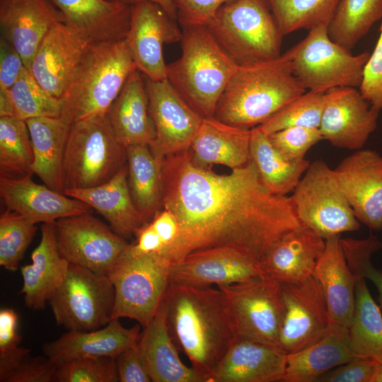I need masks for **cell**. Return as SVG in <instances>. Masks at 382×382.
<instances>
[{
    "mask_svg": "<svg viewBox=\"0 0 382 382\" xmlns=\"http://www.w3.org/2000/svg\"><path fill=\"white\" fill-rule=\"evenodd\" d=\"M149 110L156 129L150 146L161 161L190 149L204 117L197 112L166 79L152 81L145 77Z\"/></svg>",
    "mask_w": 382,
    "mask_h": 382,
    "instance_id": "obj_15",
    "label": "cell"
},
{
    "mask_svg": "<svg viewBox=\"0 0 382 382\" xmlns=\"http://www.w3.org/2000/svg\"><path fill=\"white\" fill-rule=\"evenodd\" d=\"M377 361L355 357L324 374L317 382H372Z\"/></svg>",
    "mask_w": 382,
    "mask_h": 382,
    "instance_id": "obj_49",
    "label": "cell"
},
{
    "mask_svg": "<svg viewBox=\"0 0 382 382\" xmlns=\"http://www.w3.org/2000/svg\"><path fill=\"white\" fill-rule=\"evenodd\" d=\"M235 0H173L182 28L209 26L219 10Z\"/></svg>",
    "mask_w": 382,
    "mask_h": 382,
    "instance_id": "obj_48",
    "label": "cell"
},
{
    "mask_svg": "<svg viewBox=\"0 0 382 382\" xmlns=\"http://www.w3.org/2000/svg\"><path fill=\"white\" fill-rule=\"evenodd\" d=\"M285 53L294 75L305 89L320 93L335 87L359 88L370 55L368 52L353 54L335 42L328 35V25L310 30Z\"/></svg>",
    "mask_w": 382,
    "mask_h": 382,
    "instance_id": "obj_8",
    "label": "cell"
},
{
    "mask_svg": "<svg viewBox=\"0 0 382 382\" xmlns=\"http://www.w3.org/2000/svg\"><path fill=\"white\" fill-rule=\"evenodd\" d=\"M64 193L96 210L123 238L134 234L144 224L131 195L126 164L106 183L88 188L66 189Z\"/></svg>",
    "mask_w": 382,
    "mask_h": 382,
    "instance_id": "obj_29",
    "label": "cell"
},
{
    "mask_svg": "<svg viewBox=\"0 0 382 382\" xmlns=\"http://www.w3.org/2000/svg\"><path fill=\"white\" fill-rule=\"evenodd\" d=\"M238 66L276 59L282 35L267 0H235L223 6L207 26Z\"/></svg>",
    "mask_w": 382,
    "mask_h": 382,
    "instance_id": "obj_6",
    "label": "cell"
},
{
    "mask_svg": "<svg viewBox=\"0 0 382 382\" xmlns=\"http://www.w3.org/2000/svg\"><path fill=\"white\" fill-rule=\"evenodd\" d=\"M282 295L279 347L288 354L320 339L328 330L330 319L323 289L313 275L297 283H282Z\"/></svg>",
    "mask_w": 382,
    "mask_h": 382,
    "instance_id": "obj_14",
    "label": "cell"
},
{
    "mask_svg": "<svg viewBox=\"0 0 382 382\" xmlns=\"http://www.w3.org/2000/svg\"><path fill=\"white\" fill-rule=\"evenodd\" d=\"M313 275L323 289L330 325L348 328L354 308L355 276L347 265L340 236L325 239V250Z\"/></svg>",
    "mask_w": 382,
    "mask_h": 382,
    "instance_id": "obj_28",
    "label": "cell"
},
{
    "mask_svg": "<svg viewBox=\"0 0 382 382\" xmlns=\"http://www.w3.org/2000/svg\"><path fill=\"white\" fill-rule=\"evenodd\" d=\"M10 93L16 118L26 121L35 117L61 115V99L45 91L26 67L10 88Z\"/></svg>",
    "mask_w": 382,
    "mask_h": 382,
    "instance_id": "obj_41",
    "label": "cell"
},
{
    "mask_svg": "<svg viewBox=\"0 0 382 382\" xmlns=\"http://www.w3.org/2000/svg\"><path fill=\"white\" fill-rule=\"evenodd\" d=\"M33 151L25 121L0 117V178L33 175Z\"/></svg>",
    "mask_w": 382,
    "mask_h": 382,
    "instance_id": "obj_39",
    "label": "cell"
},
{
    "mask_svg": "<svg viewBox=\"0 0 382 382\" xmlns=\"http://www.w3.org/2000/svg\"><path fill=\"white\" fill-rule=\"evenodd\" d=\"M63 22L90 43L125 39L131 6L121 0H50Z\"/></svg>",
    "mask_w": 382,
    "mask_h": 382,
    "instance_id": "obj_24",
    "label": "cell"
},
{
    "mask_svg": "<svg viewBox=\"0 0 382 382\" xmlns=\"http://www.w3.org/2000/svg\"><path fill=\"white\" fill-rule=\"evenodd\" d=\"M15 117L10 90H0V117Z\"/></svg>",
    "mask_w": 382,
    "mask_h": 382,
    "instance_id": "obj_55",
    "label": "cell"
},
{
    "mask_svg": "<svg viewBox=\"0 0 382 382\" xmlns=\"http://www.w3.org/2000/svg\"><path fill=\"white\" fill-rule=\"evenodd\" d=\"M251 129L206 117L195 137L190 150L192 162L209 168L223 165L236 169L250 160Z\"/></svg>",
    "mask_w": 382,
    "mask_h": 382,
    "instance_id": "obj_30",
    "label": "cell"
},
{
    "mask_svg": "<svg viewBox=\"0 0 382 382\" xmlns=\"http://www.w3.org/2000/svg\"><path fill=\"white\" fill-rule=\"evenodd\" d=\"M149 222L164 243V249L169 246L179 234L178 221L175 215L167 209H159Z\"/></svg>",
    "mask_w": 382,
    "mask_h": 382,
    "instance_id": "obj_53",
    "label": "cell"
},
{
    "mask_svg": "<svg viewBox=\"0 0 382 382\" xmlns=\"http://www.w3.org/2000/svg\"><path fill=\"white\" fill-rule=\"evenodd\" d=\"M116 361L119 381H151L149 370L137 343L121 352L116 357Z\"/></svg>",
    "mask_w": 382,
    "mask_h": 382,
    "instance_id": "obj_51",
    "label": "cell"
},
{
    "mask_svg": "<svg viewBox=\"0 0 382 382\" xmlns=\"http://www.w3.org/2000/svg\"><path fill=\"white\" fill-rule=\"evenodd\" d=\"M324 102L325 93L306 91L257 127L267 135L291 127L319 128Z\"/></svg>",
    "mask_w": 382,
    "mask_h": 382,
    "instance_id": "obj_43",
    "label": "cell"
},
{
    "mask_svg": "<svg viewBox=\"0 0 382 382\" xmlns=\"http://www.w3.org/2000/svg\"><path fill=\"white\" fill-rule=\"evenodd\" d=\"M355 276L354 308L348 328L351 349L356 357L382 360V313L374 300L361 271Z\"/></svg>",
    "mask_w": 382,
    "mask_h": 382,
    "instance_id": "obj_36",
    "label": "cell"
},
{
    "mask_svg": "<svg viewBox=\"0 0 382 382\" xmlns=\"http://www.w3.org/2000/svg\"><path fill=\"white\" fill-rule=\"evenodd\" d=\"M36 224L5 209L0 216V265L14 272L36 232Z\"/></svg>",
    "mask_w": 382,
    "mask_h": 382,
    "instance_id": "obj_42",
    "label": "cell"
},
{
    "mask_svg": "<svg viewBox=\"0 0 382 382\" xmlns=\"http://www.w3.org/2000/svg\"><path fill=\"white\" fill-rule=\"evenodd\" d=\"M290 196L301 224L325 240L357 231L358 221L335 175L322 160L311 163Z\"/></svg>",
    "mask_w": 382,
    "mask_h": 382,
    "instance_id": "obj_10",
    "label": "cell"
},
{
    "mask_svg": "<svg viewBox=\"0 0 382 382\" xmlns=\"http://www.w3.org/2000/svg\"><path fill=\"white\" fill-rule=\"evenodd\" d=\"M126 161V148L117 139L107 115L73 122L64 155V190L106 183Z\"/></svg>",
    "mask_w": 382,
    "mask_h": 382,
    "instance_id": "obj_7",
    "label": "cell"
},
{
    "mask_svg": "<svg viewBox=\"0 0 382 382\" xmlns=\"http://www.w3.org/2000/svg\"><path fill=\"white\" fill-rule=\"evenodd\" d=\"M28 175L18 178H0V197L6 209L35 224L92 212L93 209L77 199L36 183Z\"/></svg>",
    "mask_w": 382,
    "mask_h": 382,
    "instance_id": "obj_21",
    "label": "cell"
},
{
    "mask_svg": "<svg viewBox=\"0 0 382 382\" xmlns=\"http://www.w3.org/2000/svg\"><path fill=\"white\" fill-rule=\"evenodd\" d=\"M140 324L124 327L119 318H112L105 326L90 331L68 330L59 338L44 344L43 354L57 366L69 361L86 358H116L126 349L137 343Z\"/></svg>",
    "mask_w": 382,
    "mask_h": 382,
    "instance_id": "obj_25",
    "label": "cell"
},
{
    "mask_svg": "<svg viewBox=\"0 0 382 382\" xmlns=\"http://www.w3.org/2000/svg\"><path fill=\"white\" fill-rule=\"evenodd\" d=\"M356 356L349 340L348 328L330 325L313 344L286 354L282 382H314L328 371Z\"/></svg>",
    "mask_w": 382,
    "mask_h": 382,
    "instance_id": "obj_33",
    "label": "cell"
},
{
    "mask_svg": "<svg viewBox=\"0 0 382 382\" xmlns=\"http://www.w3.org/2000/svg\"><path fill=\"white\" fill-rule=\"evenodd\" d=\"M32 263L21 267L25 306L42 310L63 282L69 262L59 253L54 223L42 224L41 238L31 254Z\"/></svg>",
    "mask_w": 382,
    "mask_h": 382,
    "instance_id": "obj_26",
    "label": "cell"
},
{
    "mask_svg": "<svg viewBox=\"0 0 382 382\" xmlns=\"http://www.w3.org/2000/svg\"><path fill=\"white\" fill-rule=\"evenodd\" d=\"M25 122L34 156L33 174L51 189L64 193L63 161L71 125L60 117H40Z\"/></svg>",
    "mask_w": 382,
    "mask_h": 382,
    "instance_id": "obj_34",
    "label": "cell"
},
{
    "mask_svg": "<svg viewBox=\"0 0 382 382\" xmlns=\"http://www.w3.org/2000/svg\"><path fill=\"white\" fill-rule=\"evenodd\" d=\"M382 19V0H342L328 26L330 37L352 50Z\"/></svg>",
    "mask_w": 382,
    "mask_h": 382,
    "instance_id": "obj_38",
    "label": "cell"
},
{
    "mask_svg": "<svg viewBox=\"0 0 382 382\" xmlns=\"http://www.w3.org/2000/svg\"><path fill=\"white\" fill-rule=\"evenodd\" d=\"M264 274L258 260L228 248L195 251L173 262L170 283L194 287L219 286Z\"/></svg>",
    "mask_w": 382,
    "mask_h": 382,
    "instance_id": "obj_19",
    "label": "cell"
},
{
    "mask_svg": "<svg viewBox=\"0 0 382 382\" xmlns=\"http://www.w3.org/2000/svg\"><path fill=\"white\" fill-rule=\"evenodd\" d=\"M306 91L284 52L274 60L239 66L217 103L214 117L251 129Z\"/></svg>",
    "mask_w": 382,
    "mask_h": 382,
    "instance_id": "obj_3",
    "label": "cell"
},
{
    "mask_svg": "<svg viewBox=\"0 0 382 382\" xmlns=\"http://www.w3.org/2000/svg\"><path fill=\"white\" fill-rule=\"evenodd\" d=\"M107 117L117 139L125 148L153 144L156 129L149 110L145 80L139 71L135 70L129 76Z\"/></svg>",
    "mask_w": 382,
    "mask_h": 382,
    "instance_id": "obj_31",
    "label": "cell"
},
{
    "mask_svg": "<svg viewBox=\"0 0 382 382\" xmlns=\"http://www.w3.org/2000/svg\"><path fill=\"white\" fill-rule=\"evenodd\" d=\"M333 170L358 221L382 231V156L375 150H356Z\"/></svg>",
    "mask_w": 382,
    "mask_h": 382,
    "instance_id": "obj_18",
    "label": "cell"
},
{
    "mask_svg": "<svg viewBox=\"0 0 382 382\" xmlns=\"http://www.w3.org/2000/svg\"><path fill=\"white\" fill-rule=\"evenodd\" d=\"M286 354L264 342L237 337L209 382H278L284 374Z\"/></svg>",
    "mask_w": 382,
    "mask_h": 382,
    "instance_id": "obj_23",
    "label": "cell"
},
{
    "mask_svg": "<svg viewBox=\"0 0 382 382\" xmlns=\"http://www.w3.org/2000/svg\"><path fill=\"white\" fill-rule=\"evenodd\" d=\"M161 207L180 226L161 255L170 262L195 251L228 248L258 260L286 234L303 225L291 199L270 192L253 162L219 175L195 165L190 149L161 166Z\"/></svg>",
    "mask_w": 382,
    "mask_h": 382,
    "instance_id": "obj_1",
    "label": "cell"
},
{
    "mask_svg": "<svg viewBox=\"0 0 382 382\" xmlns=\"http://www.w3.org/2000/svg\"><path fill=\"white\" fill-rule=\"evenodd\" d=\"M138 346L152 382H202L192 366L179 357L166 321L163 299L153 319L144 328Z\"/></svg>",
    "mask_w": 382,
    "mask_h": 382,
    "instance_id": "obj_32",
    "label": "cell"
},
{
    "mask_svg": "<svg viewBox=\"0 0 382 382\" xmlns=\"http://www.w3.org/2000/svg\"><path fill=\"white\" fill-rule=\"evenodd\" d=\"M181 31L158 4L140 1L131 6L127 42L138 71L152 81L167 79L163 57L165 44L180 42Z\"/></svg>",
    "mask_w": 382,
    "mask_h": 382,
    "instance_id": "obj_16",
    "label": "cell"
},
{
    "mask_svg": "<svg viewBox=\"0 0 382 382\" xmlns=\"http://www.w3.org/2000/svg\"><path fill=\"white\" fill-rule=\"evenodd\" d=\"M181 56L167 65V80L204 118L217 103L239 66L206 26L183 28Z\"/></svg>",
    "mask_w": 382,
    "mask_h": 382,
    "instance_id": "obj_5",
    "label": "cell"
},
{
    "mask_svg": "<svg viewBox=\"0 0 382 382\" xmlns=\"http://www.w3.org/2000/svg\"><path fill=\"white\" fill-rule=\"evenodd\" d=\"M91 213L54 222L58 249L69 263L108 276L129 244Z\"/></svg>",
    "mask_w": 382,
    "mask_h": 382,
    "instance_id": "obj_13",
    "label": "cell"
},
{
    "mask_svg": "<svg viewBox=\"0 0 382 382\" xmlns=\"http://www.w3.org/2000/svg\"><path fill=\"white\" fill-rule=\"evenodd\" d=\"M372 382H382V360L377 361L376 369Z\"/></svg>",
    "mask_w": 382,
    "mask_h": 382,
    "instance_id": "obj_57",
    "label": "cell"
},
{
    "mask_svg": "<svg viewBox=\"0 0 382 382\" xmlns=\"http://www.w3.org/2000/svg\"><path fill=\"white\" fill-rule=\"evenodd\" d=\"M325 240L301 226L286 234L260 261L264 274L282 283H297L312 276Z\"/></svg>",
    "mask_w": 382,
    "mask_h": 382,
    "instance_id": "obj_27",
    "label": "cell"
},
{
    "mask_svg": "<svg viewBox=\"0 0 382 382\" xmlns=\"http://www.w3.org/2000/svg\"><path fill=\"white\" fill-rule=\"evenodd\" d=\"M267 136L274 147L291 160L305 159L308 151L324 140L319 128L303 127L285 128Z\"/></svg>",
    "mask_w": 382,
    "mask_h": 382,
    "instance_id": "obj_46",
    "label": "cell"
},
{
    "mask_svg": "<svg viewBox=\"0 0 382 382\" xmlns=\"http://www.w3.org/2000/svg\"><path fill=\"white\" fill-rule=\"evenodd\" d=\"M60 22L62 13L50 0H0L1 37L16 49L28 69L46 35Z\"/></svg>",
    "mask_w": 382,
    "mask_h": 382,
    "instance_id": "obj_20",
    "label": "cell"
},
{
    "mask_svg": "<svg viewBox=\"0 0 382 382\" xmlns=\"http://www.w3.org/2000/svg\"><path fill=\"white\" fill-rule=\"evenodd\" d=\"M379 113L357 88H332L325 93L319 129L332 146L359 150L376 129Z\"/></svg>",
    "mask_w": 382,
    "mask_h": 382,
    "instance_id": "obj_17",
    "label": "cell"
},
{
    "mask_svg": "<svg viewBox=\"0 0 382 382\" xmlns=\"http://www.w3.org/2000/svg\"><path fill=\"white\" fill-rule=\"evenodd\" d=\"M58 366L45 354L28 357L5 382H55Z\"/></svg>",
    "mask_w": 382,
    "mask_h": 382,
    "instance_id": "obj_50",
    "label": "cell"
},
{
    "mask_svg": "<svg viewBox=\"0 0 382 382\" xmlns=\"http://www.w3.org/2000/svg\"><path fill=\"white\" fill-rule=\"evenodd\" d=\"M127 181L133 201L144 224L149 222L161 207V166L146 144L126 149Z\"/></svg>",
    "mask_w": 382,
    "mask_h": 382,
    "instance_id": "obj_37",
    "label": "cell"
},
{
    "mask_svg": "<svg viewBox=\"0 0 382 382\" xmlns=\"http://www.w3.org/2000/svg\"><path fill=\"white\" fill-rule=\"evenodd\" d=\"M116 358L76 359L57 367L55 382H118Z\"/></svg>",
    "mask_w": 382,
    "mask_h": 382,
    "instance_id": "obj_44",
    "label": "cell"
},
{
    "mask_svg": "<svg viewBox=\"0 0 382 382\" xmlns=\"http://www.w3.org/2000/svg\"><path fill=\"white\" fill-rule=\"evenodd\" d=\"M127 4H135L140 1H151L160 6L173 19L177 18V13L173 0H121Z\"/></svg>",
    "mask_w": 382,
    "mask_h": 382,
    "instance_id": "obj_56",
    "label": "cell"
},
{
    "mask_svg": "<svg viewBox=\"0 0 382 382\" xmlns=\"http://www.w3.org/2000/svg\"><path fill=\"white\" fill-rule=\"evenodd\" d=\"M359 91L365 100L382 112V19L376 44L364 68Z\"/></svg>",
    "mask_w": 382,
    "mask_h": 382,
    "instance_id": "obj_47",
    "label": "cell"
},
{
    "mask_svg": "<svg viewBox=\"0 0 382 382\" xmlns=\"http://www.w3.org/2000/svg\"><path fill=\"white\" fill-rule=\"evenodd\" d=\"M18 316L12 308L0 311V381L6 378L30 356V350L20 346L18 332Z\"/></svg>",
    "mask_w": 382,
    "mask_h": 382,
    "instance_id": "obj_45",
    "label": "cell"
},
{
    "mask_svg": "<svg viewBox=\"0 0 382 382\" xmlns=\"http://www.w3.org/2000/svg\"><path fill=\"white\" fill-rule=\"evenodd\" d=\"M25 64L16 49L0 37V90H10L19 78Z\"/></svg>",
    "mask_w": 382,
    "mask_h": 382,
    "instance_id": "obj_52",
    "label": "cell"
},
{
    "mask_svg": "<svg viewBox=\"0 0 382 382\" xmlns=\"http://www.w3.org/2000/svg\"><path fill=\"white\" fill-rule=\"evenodd\" d=\"M282 33L329 25L342 0H267Z\"/></svg>",
    "mask_w": 382,
    "mask_h": 382,
    "instance_id": "obj_40",
    "label": "cell"
},
{
    "mask_svg": "<svg viewBox=\"0 0 382 382\" xmlns=\"http://www.w3.org/2000/svg\"><path fill=\"white\" fill-rule=\"evenodd\" d=\"M250 160L263 185L282 196L294 191L311 163L306 158L291 160L284 156L258 127L251 129Z\"/></svg>",
    "mask_w": 382,
    "mask_h": 382,
    "instance_id": "obj_35",
    "label": "cell"
},
{
    "mask_svg": "<svg viewBox=\"0 0 382 382\" xmlns=\"http://www.w3.org/2000/svg\"><path fill=\"white\" fill-rule=\"evenodd\" d=\"M361 272L375 285L378 294V301L382 308V270L375 268L371 262L368 261L362 266Z\"/></svg>",
    "mask_w": 382,
    "mask_h": 382,
    "instance_id": "obj_54",
    "label": "cell"
},
{
    "mask_svg": "<svg viewBox=\"0 0 382 382\" xmlns=\"http://www.w3.org/2000/svg\"><path fill=\"white\" fill-rule=\"evenodd\" d=\"M129 245L108 274L115 289L112 319L128 318L144 328L163 299L172 263L158 254H136Z\"/></svg>",
    "mask_w": 382,
    "mask_h": 382,
    "instance_id": "obj_9",
    "label": "cell"
},
{
    "mask_svg": "<svg viewBox=\"0 0 382 382\" xmlns=\"http://www.w3.org/2000/svg\"><path fill=\"white\" fill-rule=\"evenodd\" d=\"M49 303L59 325L67 330H93L112 320L115 289L108 276L69 263Z\"/></svg>",
    "mask_w": 382,
    "mask_h": 382,
    "instance_id": "obj_11",
    "label": "cell"
},
{
    "mask_svg": "<svg viewBox=\"0 0 382 382\" xmlns=\"http://www.w3.org/2000/svg\"><path fill=\"white\" fill-rule=\"evenodd\" d=\"M217 287L226 299L237 337L279 347L283 314L280 282L260 274Z\"/></svg>",
    "mask_w": 382,
    "mask_h": 382,
    "instance_id": "obj_12",
    "label": "cell"
},
{
    "mask_svg": "<svg viewBox=\"0 0 382 382\" xmlns=\"http://www.w3.org/2000/svg\"><path fill=\"white\" fill-rule=\"evenodd\" d=\"M167 325L179 351L202 382L209 380L236 338L224 294L219 287L170 283L163 297Z\"/></svg>",
    "mask_w": 382,
    "mask_h": 382,
    "instance_id": "obj_2",
    "label": "cell"
},
{
    "mask_svg": "<svg viewBox=\"0 0 382 382\" xmlns=\"http://www.w3.org/2000/svg\"><path fill=\"white\" fill-rule=\"evenodd\" d=\"M89 44L64 22H60L43 39L29 70L45 91L61 99Z\"/></svg>",
    "mask_w": 382,
    "mask_h": 382,
    "instance_id": "obj_22",
    "label": "cell"
},
{
    "mask_svg": "<svg viewBox=\"0 0 382 382\" xmlns=\"http://www.w3.org/2000/svg\"><path fill=\"white\" fill-rule=\"evenodd\" d=\"M137 69L126 38L90 43L61 98L60 117L71 125L107 115Z\"/></svg>",
    "mask_w": 382,
    "mask_h": 382,
    "instance_id": "obj_4",
    "label": "cell"
}]
</instances>
